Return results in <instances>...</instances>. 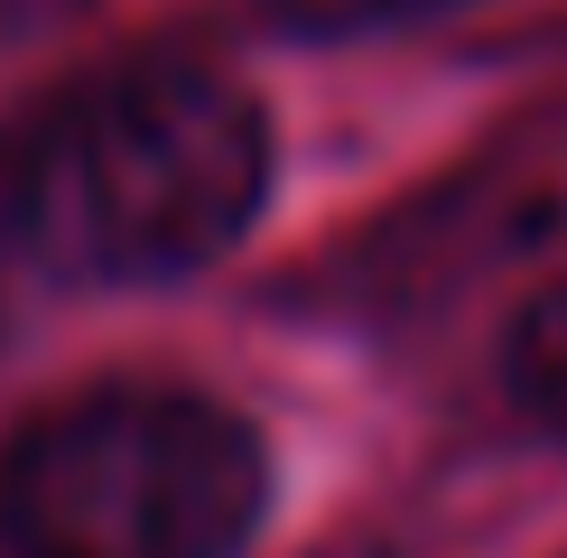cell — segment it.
I'll return each instance as SVG.
<instances>
[{"mask_svg":"<svg viewBox=\"0 0 567 558\" xmlns=\"http://www.w3.org/2000/svg\"><path fill=\"white\" fill-rule=\"evenodd\" d=\"M270 196V122L186 56H131L38 93L0 131V270L168 289L215 270Z\"/></svg>","mask_w":567,"mask_h":558,"instance_id":"obj_1","label":"cell"},{"mask_svg":"<svg viewBox=\"0 0 567 558\" xmlns=\"http://www.w3.org/2000/svg\"><path fill=\"white\" fill-rule=\"evenodd\" d=\"M270 447L233 401L103 382L0 437V558H243Z\"/></svg>","mask_w":567,"mask_h":558,"instance_id":"obj_2","label":"cell"},{"mask_svg":"<svg viewBox=\"0 0 567 558\" xmlns=\"http://www.w3.org/2000/svg\"><path fill=\"white\" fill-rule=\"evenodd\" d=\"M503 382L539 428L567 437V279L539 289L522 317H512V344H503Z\"/></svg>","mask_w":567,"mask_h":558,"instance_id":"obj_3","label":"cell"},{"mask_svg":"<svg viewBox=\"0 0 567 558\" xmlns=\"http://www.w3.org/2000/svg\"><path fill=\"white\" fill-rule=\"evenodd\" d=\"M261 10L298 38H372V29H410V19L465 10V0H261Z\"/></svg>","mask_w":567,"mask_h":558,"instance_id":"obj_4","label":"cell"},{"mask_svg":"<svg viewBox=\"0 0 567 558\" xmlns=\"http://www.w3.org/2000/svg\"><path fill=\"white\" fill-rule=\"evenodd\" d=\"M84 0H0V46H19V38H38V29H65Z\"/></svg>","mask_w":567,"mask_h":558,"instance_id":"obj_5","label":"cell"},{"mask_svg":"<svg viewBox=\"0 0 567 558\" xmlns=\"http://www.w3.org/2000/svg\"><path fill=\"white\" fill-rule=\"evenodd\" d=\"M0 317H10V298H0Z\"/></svg>","mask_w":567,"mask_h":558,"instance_id":"obj_6","label":"cell"}]
</instances>
